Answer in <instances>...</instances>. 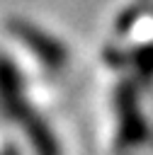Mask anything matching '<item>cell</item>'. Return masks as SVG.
Wrapping results in <instances>:
<instances>
[{"mask_svg":"<svg viewBox=\"0 0 153 155\" xmlns=\"http://www.w3.org/2000/svg\"><path fill=\"white\" fill-rule=\"evenodd\" d=\"M5 155H12V153H5Z\"/></svg>","mask_w":153,"mask_h":155,"instance_id":"obj_5","label":"cell"},{"mask_svg":"<svg viewBox=\"0 0 153 155\" xmlns=\"http://www.w3.org/2000/svg\"><path fill=\"white\" fill-rule=\"evenodd\" d=\"M117 116H119V140L121 145H138L148 138V126L143 121L136 87L131 82H121L114 92Z\"/></svg>","mask_w":153,"mask_h":155,"instance_id":"obj_2","label":"cell"},{"mask_svg":"<svg viewBox=\"0 0 153 155\" xmlns=\"http://www.w3.org/2000/svg\"><path fill=\"white\" fill-rule=\"evenodd\" d=\"M10 31L17 34V36L24 41V46H27L32 53H36V58H39L46 68H51V70L63 68L68 53H66V48H63V44H61L58 39L49 36V34L41 31L39 27H34V24H29V22H22V19H12V22H10Z\"/></svg>","mask_w":153,"mask_h":155,"instance_id":"obj_3","label":"cell"},{"mask_svg":"<svg viewBox=\"0 0 153 155\" xmlns=\"http://www.w3.org/2000/svg\"><path fill=\"white\" fill-rule=\"evenodd\" d=\"M0 107L5 109L7 116H12L24 133L29 136L36 155H61L58 143L51 133V128L44 124V119L24 102L22 97V78L15 63L0 53Z\"/></svg>","mask_w":153,"mask_h":155,"instance_id":"obj_1","label":"cell"},{"mask_svg":"<svg viewBox=\"0 0 153 155\" xmlns=\"http://www.w3.org/2000/svg\"><path fill=\"white\" fill-rule=\"evenodd\" d=\"M131 61H134V68H136L138 78H143V80L153 78V44H146V46L136 48L131 53Z\"/></svg>","mask_w":153,"mask_h":155,"instance_id":"obj_4","label":"cell"}]
</instances>
